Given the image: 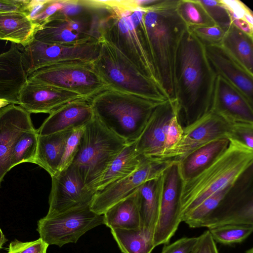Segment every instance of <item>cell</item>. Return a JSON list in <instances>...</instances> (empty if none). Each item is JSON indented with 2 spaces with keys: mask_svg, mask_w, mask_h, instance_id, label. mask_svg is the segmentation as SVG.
I'll return each instance as SVG.
<instances>
[{
  "mask_svg": "<svg viewBox=\"0 0 253 253\" xmlns=\"http://www.w3.org/2000/svg\"><path fill=\"white\" fill-rule=\"evenodd\" d=\"M216 77L205 46L187 28L178 48L174 74L175 99L184 127L210 111Z\"/></svg>",
  "mask_w": 253,
  "mask_h": 253,
  "instance_id": "6da1fadb",
  "label": "cell"
},
{
  "mask_svg": "<svg viewBox=\"0 0 253 253\" xmlns=\"http://www.w3.org/2000/svg\"><path fill=\"white\" fill-rule=\"evenodd\" d=\"M178 0H160L143 7V22L159 84L174 99V74L179 45L187 27L177 11Z\"/></svg>",
  "mask_w": 253,
  "mask_h": 253,
  "instance_id": "7a4b0ae2",
  "label": "cell"
},
{
  "mask_svg": "<svg viewBox=\"0 0 253 253\" xmlns=\"http://www.w3.org/2000/svg\"><path fill=\"white\" fill-rule=\"evenodd\" d=\"M228 139L227 147L208 166L181 181V219L212 194L234 185L253 167V149L235 138Z\"/></svg>",
  "mask_w": 253,
  "mask_h": 253,
  "instance_id": "3957f363",
  "label": "cell"
},
{
  "mask_svg": "<svg viewBox=\"0 0 253 253\" xmlns=\"http://www.w3.org/2000/svg\"><path fill=\"white\" fill-rule=\"evenodd\" d=\"M105 2L108 11L102 23L101 38L114 45L143 74L160 86L144 27V8L134 5L131 0Z\"/></svg>",
  "mask_w": 253,
  "mask_h": 253,
  "instance_id": "277c9868",
  "label": "cell"
},
{
  "mask_svg": "<svg viewBox=\"0 0 253 253\" xmlns=\"http://www.w3.org/2000/svg\"><path fill=\"white\" fill-rule=\"evenodd\" d=\"M89 101L94 115L127 144L137 140L155 108L163 103L110 88Z\"/></svg>",
  "mask_w": 253,
  "mask_h": 253,
  "instance_id": "5b68a950",
  "label": "cell"
},
{
  "mask_svg": "<svg viewBox=\"0 0 253 253\" xmlns=\"http://www.w3.org/2000/svg\"><path fill=\"white\" fill-rule=\"evenodd\" d=\"M127 145L94 115L84 126L72 164L85 188L95 194L96 186L112 162Z\"/></svg>",
  "mask_w": 253,
  "mask_h": 253,
  "instance_id": "8992f818",
  "label": "cell"
},
{
  "mask_svg": "<svg viewBox=\"0 0 253 253\" xmlns=\"http://www.w3.org/2000/svg\"><path fill=\"white\" fill-rule=\"evenodd\" d=\"M93 65L108 88L159 102L169 99L158 84L143 74L114 45L102 38Z\"/></svg>",
  "mask_w": 253,
  "mask_h": 253,
  "instance_id": "52a82bcc",
  "label": "cell"
},
{
  "mask_svg": "<svg viewBox=\"0 0 253 253\" xmlns=\"http://www.w3.org/2000/svg\"><path fill=\"white\" fill-rule=\"evenodd\" d=\"M107 11L104 0H93L91 6L79 14L67 15L57 12L37 30L34 39L66 45L99 42Z\"/></svg>",
  "mask_w": 253,
  "mask_h": 253,
  "instance_id": "ba28073f",
  "label": "cell"
},
{
  "mask_svg": "<svg viewBox=\"0 0 253 253\" xmlns=\"http://www.w3.org/2000/svg\"><path fill=\"white\" fill-rule=\"evenodd\" d=\"M27 81L47 84L90 99L108 89L93 61H73L40 68L27 76Z\"/></svg>",
  "mask_w": 253,
  "mask_h": 253,
  "instance_id": "9c48e42d",
  "label": "cell"
},
{
  "mask_svg": "<svg viewBox=\"0 0 253 253\" xmlns=\"http://www.w3.org/2000/svg\"><path fill=\"white\" fill-rule=\"evenodd\" d=\"M89 207L40 219L37 227L40 238L48 245L60 247L68 243H76L87 231L104 224L103 214H96Z\"/></svg>",
  "mask_w": 253,
  "mask_h": 253,
  "instance_id": "30bf717a",
  "label": "cell"
},
{
  "mask_svg": "<svg viewBox=\"0 0 253 253\" xmlns=\"http://www.w3.org/2000/svg\"><path fill=\"white\" fill-rule=\"evenodd\" d=\"M160 206L153 243L155 247L169 243L181 222L179 201L181 179L175 162L160 176Z\"/></svg>",
  "mask_w": 253,
  "mask_h": 253,
  "instance_id": "8fae6325",
  "label": "cell"
},
{
  "mask_svg": "<svg viewBox=\"0 0 253 253\" xmlns=\"http://www.w3.org/2000/svg\"><path fill=\"white\" fill-rule=\"evenodd\" d=\"M100 42L66 45L44 43L33 39L21 51L24 70L28 76L40 68L57 63L94 61L99 54Z\"/></svg>",
  "mask_w": 253,
  "mask_h": 253,
  "instance_id": "7c38bea8",
  "label": "cell"
},
{
  "mask_svg": "<svg viewBox=\"0 0 253 253\" xmlns=\"http://www.w3.org/2000/svg\"><path fill=\"white\" fill-rule=\"evenodd\" d=\"M174 162L145 158L133 173L97 192L90 205V210L96 214H103L145 182L159 178Z\"/></svg>",
  "mask_w": 253,
  "mask_h": 253,
  "instance_id": "4fadbf2b",
  "label": "cell"
},
{
  "mask_svg": "<svg viewBox=\"0 0 253 253\" xmlns=\"http://www.w3.org/2000/svg\"><path fill=\"white\" fill-rule=\"evenodd\" d=\"M178 143L158 160L179 162L191 152L213 140L231 136V126L210 111L192 123L183 127Z\"/></svg>",
  "mask_w": 253,
  "mask_h": 253,
  "instance_id": "5bb4252c",
  "label": "cell"
},
{
  "mask_svg": "<svg viewBox=\"0 0 253 253\" xmlns=\"http://www.w3.org/2000/svg\"><path fill=\"white\" fill-rule=\"evenodd\" d=\"M95 193L85 188L73 165L51 177L49 209L45 216L53 217L90 206Z\"/></svg>",
  "mask_w": 253,
  "mask_h": 253,
  "instance_id": "9a60e30c",
  "label": "cell"
},
{
  "mask_svg": "<svg viewBox=\"0 0 253 253\" xmlns=\"http://www.w3.org/2000/svg\"><path fill=\"white\" fill-rule=\"evenodd\" d=\"M178 113V105L175 99H168L155 108L135 142L136 150L139 155L150 159L159 158L164 151L169 122Z\"/></svg>",
  "mask_w": 253,
  "mask_h": 253,
  "instance_id": "2e32d148",
  "label": "cell"
},
{
  "mask_svg": "<svg viewBox=\"0 0 253 253\" xmlns=\"http://www.w3.org/2000/svg\"><path fill=\"white\" fill-rule=\"evenodd\" d=\"M34 129L30 113L20 105L10 104L0 109V184L11 169L10 158L15 142Z\"/></svg>",
  "mask_w": 253,
  "mask_h": 253,
  "instance_id": "e0dca14e",
  "label": "cell"
},
{
  "mask_svg": "<svg viewBox=\"0 0 253 253\" xmlns=\"http://www.w3.org/2000/svg\"><path fill=\"white\" fill-rule=\"evenodd\" d=\"M230 125L253 124V106L236 88L217 76L211 110Z\"/></svg>",
  "mask_w": 253,
  "mask_h": 253,
  "instance_id": "ac0fdd59",
  "label": "cell"
},
{
  "mask_svg": "<svg viewBox=\"0 0 253 253\" xmlns=\"http://www.w3.org/2000/svg\"><path fill=\"white\" fill-rule=\"evenodd\" d=\"M85 99L55 86L27 81L19 95V105L29 113L51 114L71 101Z\"/></svg>",
  "mask_w": 253,
  "mask_h": 253,
  "instance_id": "d6986e66",
  "label": "cell"
},
{
  "mask_svg": "<svg viewBox=\"0 0 253 253\" xmlns=\"http://www.w3.org/2000/svg\"><path fill=\"white\" fill-rule=\"evenodd\" d=\"M205 49L216 76L236 88L253 106V75L243 68L220 44L206 46Z\"/></svg>",
  "mask_w": 253,
  "mask_h": 253,
  "instance_id": "ffe728a7",
  "label": "cell"
},
{
  "mask_svg": "<svg viewBox=\"0 0 253 253\" xmlns=\"http://www.w3.org/2000/svg\"><path fill=\"white\" fill-rule=\"evenodd\" d=\"M27 82L21 52L12 43L8 50L0 53V109L19 105V95Z\"/></svg>",
  "mask_w": 253,
  "mask_h": 253,
  "instance_id": "44dd1931",
  "label": "cell"
},
{
  "mask_svg": "<svg viewBox=\"0 0 253 253\" xmlns=\"http://www.w3.org/2000/svg\"><path fill=\"white\" fill-rule=\"evenodd\" d=\"M93 116L89 99L74 100L50 114L37 130L43 136L72 130L84 126Z\"/></svg>",
  "mask_w": 253,
  "mask_h": 253,
  "instance_id": "7402d4cb",
  "label": "cell"
},
{
  "mask_svg": "<svg viewBox=\"0 0 253 253\" xmlns=\"http://www.w3.org/2000/svg\"><path fill=\"white\" fill-rule=\"evenodd\" d=\"M159 177L145 182L135 190L141 229L147 237L152 240L159 211Z\"/></svg>",
  "mask_w": 253,
  "mask_h": 253,
  "instance_id": "603a6c76",
  "label": "cell"
},
{
  "mask_svg": "<svg viewBox=\"0 0 253 253\" xmlns=\"http://www.w3.org/2000/svg\"><path fill=\"white\" fill-rule=\"evenodd\" d=\"M72 130L39 135L34 164L44 169L51 177L58 172L65 145Z\"/></svg>",
  "mask_w": 253,
  "mask_h": 253,
  "instance_id": "cb8c5ba5",
  "label": "cell"
},
{
  "mask_svg": "<svg viewBox=\"0 0 253 253\" xmlns=\"http://www.w3.org/2000/svg\"><path fill=\"white\" fill-rule=\"evenodd\" d=\"M229 143L228 138H218L191 152L178 162L181 180L184 181L203 170L227 147Z\"/></svg>",
  "mask_w": 253,
  "mask_h": 253,
  "instance_id": "d4e9b609",
  "label": "cell"
},
{
  "mask_svg": "<svg viewBox=\"0 0 253 253\" xmlns=\"http://www.w3.org/2000/svg\"><path fill=\"white\" fill-rule=\"evenodd\" d=\"M38 28L24 13L0 12V40L26 46L33 39Z\"/></svg>",
  "mask_w": 253,
  "mask_h": 253,
  "instance_id": "484cf974",
  "label": "cell"
},
{
  "mask_svg": "<svg viewBox=\"0 0 253 253\" xmlns=\"http://www.w3.org/2000/svg\"><path fill=\"white\" fill-rule=\"evenodd\" d=\"M135 142L127 144L112 162L97 183L95 193L133 173L146 158L138 153Z\"/></svg>",
  "mask_w": 253,
  "mask_h": 253,
  "instance_id": "4316f807",
  "label": "cell"
},
{
  "mask_svg": "<svg viewBox=\"0 0 253 253\" xmlns=\"http://www.w3.org/2000/svg\"><path fill=\"white\" fill-rule=\"evenodd\" d=\"M104 224L111 228L141 229V219L135 191L108 209Z\"/></svg>",
  "mask_w": 253,
  "mask_h": 253,
  "instance_id": "83f0119b",
  "label": "cell"
},
{
  "mask_svg": "<svg viewBox=\"0 0 253 253\" xmlns=\"http://www.w3.org/2000/svg\"><path fill=\"white\" fill-rule=\"evenodd\" d=\"M220 45L243 68L253 75V37L231 24L226 30Z\"/></svg>",
  "mask_w": 253,
  "mask_h": 253,
  "instance_id": "f1b7e54d",
  "label": "cell"
},
{
  "mask_svg": "<svg viewBox=\"0 0 253 253\" xmlns=\"http://www.w3.org/2000/svg\"><path fill=\"white\" fill-rule=\"evenodd\" d=\"M111 232L123 253H151L155 247L141 229L111 228Z\"/></svg>",
  "mask_w": 253,
  "mask_h": 253,
  "instance_id": "f546056e",
  "label": "cell"
},
{
  "mask_svg": "<svg viewBox=\"0 0 253 253\" xmlns=\"http://www.w3.org/2000/svg\"><path fill=\"white\" fill-rule=\"evenodd\" d=\"M39 134L36 129L22 134L15 142L10 155L11 169L25 162L34 163L37 153Z\"/></svg>",
  "mask_w": 253,
  "mask_h": 253,
  "instance_id": "4dcf8cb0",
  "label": "cell"
},
{
  "mask_svg": "<svg viewBox=\"0 0 253 253\" xmlns=\"http://www.w3.org/2000/svg\"><path fill=\"white\" fill-rule=\"evenodd\" d=\"M177 11L187 28L215 25L198 0H178Z\"/></svg>",
  "mask_w": 253,
  "mask_h": 253,
  "instance_id": "1f68e13d",
  "label": "cell"
},
{
  "mask_svg": "<svg viewBox=\"0 0 253 253\" xmlns=\"http://www.w3.org/2000/svg\"><path fill=\"white\" fill-rule=\"evenodd\" d=\"M214 241L224 245L239 243L246 239L253 231V225L228 224L209 229Z\"/></svg>",
  "mask_w": 253,
  "mask_h": 253,
  "instance_id": "d6a6232c",
  "label": "cell"
},
{
  "mask_svg": "<svg viewBox=\"0 0 253 253\" xmlns=\"http://www.w3.org/2000/svg\"><path fill=\"white\" fill-rule=\"evenodd\" d=\"M215 25L226 30L231 25L229 12L221 0H198Z\"/></svg>",
  "mask_w": 253,
  "mask_h": 253,
  "instance_id": "836d02e7",
  "label": "cell"
},
{
  "mask_svg": "<svg viewBox=\"0 0 253 253\" xmlns=\"http://www.w3.org/2000/svg\"><path fill=\"white\" fill-rule=\"evenodd\" d=\"M204 46L220 44L225 30L217 25L187 28Z\"/></svg>",
  "mask_w": 253,
  "mask_h": 253,
  "instance_id": "e575fe53",
  "label": "cell"
},
{
  "mask_svg": "<svg viewBox=\"0 0 253 253\" xmlns=\"http://www.w3.org/2000/svg\"><path fill=\"white\" fill-rule=\"evenodd\" d=\"M84 126L72 129L65 145L58 172L67 169L72 165L77 153Z\"/></svg>",
  "mask_w": 253,
  "mask_h": 253,
  "instance_id": "d590c367",
  "label": "cell"
},
{
  "mask_svg": "<svg viewBox=\"0 0 253 253\" xmlns=\"http://www.w3.org/2000/svg\"><path fill=\"white\" fill-rule=\"evenodd\" d=\"M48 246L40 238L26 242L15 240L10 243L7 253H46Z\"/></svg>",
  "mask_w": 253,
  "mask_h": 253,
  "instance_id": "8d00e7d4",
  "label": "cell"
},
{
  "mask_svg": "<svg viewBox=\"0 0 253 253\" xmlns=\"http://www.w3.org/2000/svg\"><path fill=\"white\" fill-rule=\"evenodd\" d=\"M230 15L231 21L242 19L253 25L252 11L243 2L238 0H221Z\"/></svg>",
  "mask_w": 253,
  "mask_h": 253,
  "instance_id": "74e56055",
  "label": "cell"
},
{
  "mask_svg": "<svg viewBox=\"0 0 253 253\" xmlns=\"http://www.w3.org/2000/svg\"><path fill=\"white\" fill-rule=\"evenodd\" d=\"M183 130V126L180 122L178 114H176L172 118L169 124L166 135L164 151L162 155L173 148L178 143L181 138Z\"/></svg>",
  "mask_w": 253,
  "mask_h": 253,
  "instance_id": "f35d334b",
  "label": "cell"
},
{
  "mask_svg": "<svg viewBox=\"0 0 253 253\" xmlns=\"http://www.w3.org/2000/svg\"><path fill=\"white\" fill-rule=\"evenodd\" d=\"M199 241V236L184 237L169 245H165L161 253H193Z\"/></svg>",
  "mask_w": 253,
  "mask_h": 253,
  "instance_id": "ab89813d",
  "label": "cell"
},
{
  "mask_svg": "<svg viewBox=\"0 0 253 253\" xmlns=\"http://www.w3.org/2000/svg\"><path fill=\"white\" fill-rule=\"evenodd\" d=\"M231 126V136L248 148L253 149V124L240 123Z\"/></svg>",
  "mask_w": 253,
  "mask_h": 253,
  "instance_id": "60d3db41",
  "label": "cell"
},
{
  "mask_svg": "<svg viewBox=\"0 0 253 253\" xmlns=\"http://www.w3.org/2000/svg\"><path fill=\"white\" fill-rule=\"evenodd\" d=\"M193 253H219L209 230L199 236L198 244Z\"/></svg>",
  "mask_w": 253,
  "mask_h": 253,
  "instance_id": "b9f144b4",
  "label": "cell"
},
{
  "mask_svg": "<svg viewBox=\"0 0 253 253\" xmlns=\"http://www.w3.org/2000/svg\"><path fill=\"white\" fill-rule=\"evenodd\" d=\"M28 0H0V12L20 11L24 12Z\"/></svg>",
  "mask_w": 253,
  "mask_h": 253,
  "instance_id": "7bdbcfd3",
  "label": "cell"
},
{
  "mask_svg": "<svg viewBox=\"0 0 253 253\" xmlns=\"http://www.w3.org/2000/svg\"><path fill=\"white\" fill-rule=\"evenodd\" d=\"M6 240L0 228V249L2 248L3 245L5 243Z\"/></svg>",
  "mask_w": 253,
  "mask_h": 253,
  "instance_id": "ee69618b",
  "label": "cell"
},
{
  "mask_svg": "<svg viewBox=\"0 0 253 253\" xmlns=\"http://www.w3.org/2000/svg\"><path fill=\"white\" fill-rule=\"evenodd\" d=\"M245 253H253V248H251V249L247 250Z\"/></svg>",
  "mask_w": 253,
  "mask_h": 253,
  "instance_id": "f6af8a7d",
  "label": "cell"
}]
</instances>
